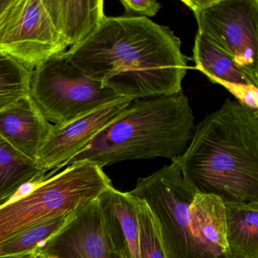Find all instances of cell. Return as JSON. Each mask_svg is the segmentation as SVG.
Instances as JSON below:
<instances>
[{"label": "cell", "instance_id": "cell-14", "mask_svg": "<svg viewBox=\"0 0 258 258\" xmlns=\"http://www.w3.org/2000/svg\"><path fill=\"white\" fill-rule=\"evenodd\" d=\"M67 47L90 37L105 17L102 0H43Z\"/></svg>", "mask_w": 258, "mask_h": 258}, {"label": "cell", "instance_id": "cell-12", "mask_svg": "<svg viewBox=\"0 0 258 258\" xmlns=\"http://www.w3.org/2000/svg\"><path fill=\"white\" fill-rule=\"evenodd\" d=\"M104 229L118 258H141L137 202L112 185L97 199Z\"/></svg>", "mask_w": 258, "mask_h": 258}, {"label": "cell", "instance_id": "cell-6", "mask_svg": "<svg viewBox=\"0 0 258 258\" xmlns=\"http://www.w3.org/2000/svg\"><path fill=\"white\" fill-rule=\"evenodd\" d=\"M29 96L44 118L56 126L125 99L71 64L64 53L33 71Z\"/></svg>", "mask_w": 258, "mask_h": 258}, {"label": "cell", "instance_id": "cell-21", "mask_svg": "<svg viewBox=\"0 0 258 258\" xmlns=\"http://www.w3.org/2000/svg\"><path fill=\"white\" fill-rule=\"evenodd\" d=\"M13 0H0V19L4 16L7 9L10 7Z\"/></svg>", "mask_w": 258, "mask_h": 258}, {"label": "cell", "instance_id": "cell-13", "mask_svg": "<svg viewBox=\"0 0 258 258\" xmlns=\"http://www.w3.org/2000/svg\"><path fill=\"white\" fill-rule=\"evenodd\" d=\"M52 126L30 96L0 111V137L35 163Z\"/></svg>", "mask_w": 258, "mask_h": 258}, {"label": "cell", "instance_id": "cell-16", "mask_svg": "<svg viewBox=\"0 0 258 258\" xmlns=\"http://www.w3.org/2000/svg\"><path fill=\"white\" fill-rule=\"evenodd\" d=\"M46 173L0 137V207L14 197L24 185Z\"/></svg>", "mask_w": 258, "mask_h": 258}, {"label": "cell", "instance_id": "cell-11", "mask_svg": "<svg viewBox=\"0 0 258 258\" xmlns=\"http://www.w3.org/2000/svg\"><path fill=\"white\" fill-rule=\"evenodd\" d=\"M192 52L195 69L206 75L211 82L224 87L247 111L258 114V83L232 57L198 33Z\"/></svg>", "mask_w": 258, "mask_h": 258}, {"label": "cell", "instance_id": "cell-17", "mask_svg": "<svg viewBox=\"0 0 258 258\" xmlns=\"http://www.w3.org/2000/svg\"><path fill=\"white\" fill-rule=\"evenodd\" d=\"M76 211L40 222L0 244V257L37 253L71 221Z\"/></svg>", "mask_w": 258, "mask_h": 258}, {"label": "cell", "instance_id": "cell-23", "mask_svg": "<svg viewBox=\"0 0 258 258\" xmlns=\"http://www.w3.org/2000/svg\"><path fill=\"white\" fill-rule=\"evenodd\" d=\"M43 258H55V257H49V256H46V257H43Z\"/></svg>", "mask_w": 258, "mask_h": 258}, {"label": "cell", "instance_id": "cell-3", "mask_svg": "<svg viewBox=\"0 0 258 258\" xmlns=\"http://www.w3.org/2000/svg\"><path fill=\"white\" fill-rule=\"evenodd\" d=\"M171 161L140 178L129 191L153 214L166 258H231L224 204L216 196L196 193Z\"/></svg>", "mask_w": 258, "mask_h": 258}, {"label": "cell", "instance_id": "cell-8", "mask_svg": "<svg viewBox=\"0 0 258 258\" xmlns=\"http://www.w3.org/2000/svg\"><path fill=\"white\" fill-rule=\"evenodd\" d=\"M67 48L43 0H13L0 19V53L31 72Z\"/></svg>", "mask_w": 258, "mask_h": 258}, {"label": "cell", "instance_id": "cell-1", "mask_svg": "<svg viewBox=\"0 0 258 258\" xmlns=\"http://www.w3.org/2000/svg\"><path fill=\"white\" fill-rule=\"evenodd\" d=\"M64 55L87 76L132 100L182 92L188 69L180 39L146 18L105 16Z\"/></svg>", "mask_w": 258, "mask_h": 258}, {"label": "cell", "instance_id": "cell-22", "mask_svg": "<svg viewBox=\"0 0 258 258\" xmlns=\"http://www.w3.org/2000/svg\"><path fill=\"white\" fill-rule=\"evenodd\" d=\"M0 258H42L37 253H28V254L22 255V256H6Z\"/></svg>", "mask_w": 258, "mask_h": 258}, {"label": "cell", "instance_id": "cell-20", "mask_svg": "<svg viewBox=\"0 0 258 258\" xmlns=\"http://www.w3.org/2000/svg\"><path fill=\"white\" fill-rule=\"evenodd\" d=\"M120 4L124 8L126 17L146 18L153 17L161 8V4L155 0H120Z\"/></svg>", "mask_w": 258, "mask_h": 258}, {"label": "cell", "instance_id": "cell-18", "mask_svg": "<svg viewBox=\"0 0 258 258\" xmlns=\"http://www.w3.org/2000/svg\"><path fill=\"white\" fill-rule=\"evenodd\" d=\"M32 72L0 53V111L29 96Z\"/></svg>", "mask_w": 258, "mask_h": 258}, {"label": "cell", "instance_id": "cell-10", "mask_svg": "<svg viewBox=\"0 0 258 258\" xmlns=\"http://www.w3.org/2000/svg\"><path fill=\"white\" fill-rule=\"evenodd\" d=\"M37 254L41 257L118 258L105 234L97 199L78 208L71 221Z\"/></svg>", "mask_w": 258, "mask_h": 258}, {"label": "cell", "instance_id": "cell-9", "mask_svg": "<svg viewBox=\"0 0 258 258\" xmlns=\"http://www.w3.org/2000/svg\"><path fill=\"white\" fill-rule=\"evenodd\" d=\"M122 99L103 105L66 124L52 125L42 145L36 164L43 171L59 170L75 158L92 139L118 118L133 102Z\"/></svg>", "mask_w": 258, "mask_h": 258}, {"label": "cell", "instance_id": "cell-5", "mask_svg": "<svg viewBox=\"0 0 258 258\" xmlns=\"http://www.w3.org/2000/svg\"><path fill=\"white\" fill-rule=\"evenodd\" d=\"M51 170L24 185L0 207V244L40 222L75 212L93 201L111 184L103 168L90 161Z\"/></svg>", "mask_w": 258, "mask_h": 258}, {"label": "cell", "instance_id": "cell-4", "mask_svg": "<svg viewBox=\"0 0 258 258\" xmlns=\"http://www.w3.org/2000/svg\"><path fill=\"white\" fill-rule=\"evenodd\" d=\"M194 121L192 109L182 91L135 99L66 166L87 161L103 168L129 160L164 158L172 161L189 144Z\"/></svg>", "mask_w": 258, "mask_h": 258}, {"label": "cell", "instance_id": "cell-7", "mask_svg": "<svg viewBox=\"0 0 258 258\" xmlns=\"http://www.w3.org/2000/svg\"><path fill=\"white\" fill-rule=\"evenodd\" d=\"M198 34L227 53L258 83V0H182Z\"/></svg>", "mask_w": 258, "mask_h": 258}, {"label": "cell", "instance_id": "cell-15", "mask_svg": "<svg viewBox=\"0 0 258 258\" xmlns=\"http://www.w3.org/2000/svg\"><path fill=\"white\" fill-rule=\"evenodd\" d=\"M231 258H258V201L224 204Z\"/></svg>", "mask_w": 258, "mask_h": 258}, {"label": "cell", "instance_id": "cell-19", "mask_svg": "<svg viewBox=\"0 0 258 258\" xmlns=\"http://www.w3.org/2000/svg\"><path fill=\"white\" fill-rule=\"evenodd\" d=\"M134 198L137 202L140 256L141 258H166L153 214L144 201Z\"/></svg>", "mask_w": 258, "mask_h": 258}, {"label": "cell", "instance_id": "cell-2", "mask_svg": "<svg viewBox=\"0 0 258 258\" xmlns=\"http://www.w3.org/2000/svg\"><path fill=\"white\" fill-rule=\"evenodd\" d=\"M196 193L223 204L258 201V114L226 99L195 128L185 152L174 158Z\"/></svg>", "mask_w": 258, "mask_h": 258}]
</instances>
